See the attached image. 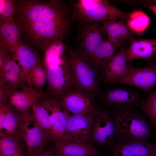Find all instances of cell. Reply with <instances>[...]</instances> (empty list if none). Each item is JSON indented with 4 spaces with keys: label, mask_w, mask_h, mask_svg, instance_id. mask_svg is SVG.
Segmentation results:
<instances>
[{
    "label": "cell",
    "mask_w": 156,
    "mask_h": 156,
    "mask_svg": "<svg viewBox=\"0 0 156 156\" xmlns=\"http://www.w3.org/2000/svg\"><path fill=\"white\" fill-rule=\"evenodd\" d=\"M148 16L141 10L129 13L126 23L134 33L140 35L148 27L150 23Z\"/></svg>",
    "instance_id": "obj_25"
},
{
    "label": "cell",
    "mask_w": 156,
    "mask_h": 156,
    "mask_svg": "<svg viewBox=\"0 0 156 156\" xmlns=\"http://www.w3.org/2000/svg\"><path fill=\"white\" fill-rule=\"evenodd\" d=\"M5 135H14L22 137L20 113L13 107L7 116L0 128V136Z\"/></svg>",
    "instance_id": "obj_24"
},
{
    "label": "cell",
    "mask_w": 156,
    "mask_h": 156,
    "mask_svg": "<svg viewBox=\"0 0 156 156\" xmlns=\"http://www.w3.org/2000/svg\"><path fill=\"white\" fill-rule=\"evenodd\" d=\"M99 22L102 25L107 39L119 47L125 41L129 40L131 42L135 39L134 33L124 21L110 19Z\"/></svg>",
    "instance_id": "obj_19"
},
{
    "label": "cell",
    "mask_w": 156,
    "mask_h": 156,
    "mask_svg": "<svg viewBox=\"0 0 156 156\" xmlns=\"http://www.w3.org/2000/svg\"><path fill=\"white\" fill-rule=\"evenodd\" d=\"M57 97L62 107L71 115L88 113L96 107L94 98L76 89L68 91Z\"/></svg>",
    "instance_id": "obj_13"
},
{
    "label": "cell",
    "mask_w": 156,
    "mask_h": 156,
    "mask_svg": "<svg viewBox=\"0 0 156 156\" xmlns=\"http://www.w3.org/2000/svg\"><path fill=\"white\" fill-rule=\"evenodd\" d=\"M0 156H24L22 152H20L15 154L10 155H0Z\"/></svg>",
    "instance_id": "obj_35"
},
{
    "label": "cell",
    "mask_w": 156,
    "mask_h": 156,
    "mask_svg": "<svg viewBox=\"0 0 156 156\" xmlns=\"http://www.w3.org/2000/svg\"><path fill=\"white\" fill-rule=\"evenodd\" d=\"M0 54V83L7 85L11 90L27 86L23 83L20 66L12 58L10 52Z\"/></svg>",
    "instance_id": "obj_14"
},
{
    "label": "cell",
    "mask_w": 156,
    "mask_h": 156,
    "mask_svg": "<svg viewBox=\"0 0 156 156\" xmlns=\"http://www.w3.org/2000/svg\"><path fill=\"white\" fill-rule=\"evenodd\" d=\"M14 3L12 18L23 43L43 51L50 43L66 38L70 18L63 1L15 0Z\"/></svg>",
    "instance_id": "obj_1"
},
{
    "label": "cell",
    "mask_w": 156,
    "mask_h": 156,
    "mask_svg": "<svg viewBox=\"0 0 156 156\" xmlns=\"http://www.w3.org/2000/svg\"><path fill=\"white\" fill-rule=\"evenodd\" d=\"M112 114L117 127L118 142L148 141L152 134L151 127L147 118L140 109L114 111Z\"/></svg>",
    "instance_id": "obj_3"
},
{
    "label": "cell",
    "mask_w": 156,
    "mask_h": 156,
    "mask_svg": "<svg viewBox=\"0 0 156 156\" xmlns=\"http://www.w3.org/2000/svg\"><path fill=\"white\" fill-rule=\"evenodd\" d=\"M144 7L153 12L156 16V5H145Z\"/></svg>",
    "instance_id": "obj_34"
},
{
    "label": "cell",
    "mask_w": 156,
    "mask_h": 156,
    "mask_svg": "<svg viewBox=\"0 0 156 156\" xmlns=\"http://www.w3.org/2000/svg\"><path fill=\"white\" fill-rule=\"evenodd\" d=\"M39 101L49 115L51 129L49 140L55 142L63 140L71 115L62 107L57 97L47 94Z\"/></svg>",
    "instance_id": "obj_8"
},
{
    "label": "cell",
    "mask_w": 156,
    "mask_h": 156,
    "mask_svg": "<svg viewBox=\"0 0 156 156\" xmlns=\"http://www.w3.org/2000/svg\"><path fill=\"white\" fill-rule=\"evenodd\" d=\"M127 49L121 48L105 65L101 72V78L107 83H117L126 75L128 70Z\"/></svg>",
    "instance_id": "obj_15"
},
{
    "label": "cell",
    "mask_w": 156,
    "mask_h": 156,
    "mask_svg": "<svg viewBox=\"0 0 156 156\" xmlns=\"http://www.w3.org/2000/svg\"><path fill=\"white\" fill-rule=\"evenodd\" d=\"M10 90L7 85L0 83V106L9 103V93Z\"/></svg>",
    "instance_id": "obj_31"
},
{
    "label": "cell",
    "mask_w": 156,
    "mask_h": 156,
    "mask_svg": "<svg viewBox=\"0 0 156 156\" xmlns=\"http://www.w3.org/2000/svg\"><path fill=\"white\" fill-rule=\"evenodd\" d=\"M94 109L85 114L70 116L63 140L85 143L91 141Z\"/></svg>",
    "instance_id": "obj_11"
},
{
    "label": "cell",
    "mask_w": 156,
    "mask_h": 156,
    "mask_svg": "<svg viewBox=\"0 0 156 156\" xmlns=\"http://www.w3.org/2000/svg\"><path fill=\"white\" fill-rule=\"evenodd\" d=\"M104 156V155H102L101 153H100L98 154H97V155H95L94 156Z\"/></svg>",
    "instance_id": "obj_37"
},
{
    "label": "cell",
    "mask_w": 156,
    "mask_h": 156,
    "mask_svg": "<svg viewBox=\"0 0 156 156\" xmlns=\"http://www.w3.org/2000/svg\"><path fill=\"white\" fill-rule=\"evenodd\" d=\"M66 48L62 41L58 40L48 44L43 50V64L47 77V94L58 97L76 89L68 57L64 55Z\"/></svg>",
    "instance_id": "obj_2"
},
{
    "label": "cell",
    "mask_w": 156,
    "mask_h": 156,
    "mask_svg": "<svg viewBox=\"0 0 156 156\" xmlns=\"http://www.w3.org/2000/svg\"><path fill=\"white\" fill-rule=\"evenodd\" d=\"M55 142L51 149L56 156H93L100 153L89 143L65 140Z\"/></svg>",
    "instance_id": "obj_20"
},
{
    "label": "cell",
    "mask_w": 156,
    "mask_h": 156,
    "mask_svg": "<svg viewBox=\"0 0 156 156\" xmlns=\"http://www.w3.org/2000/svg\"><path fill=\"white\" fill-rule=\"evenodd\" d=\"M22 42L18 28L12 17L0 21V49L10 52Z\"/></svg>",
    "instance_id": "obj_21"
},
{
    "label": "cell",
    "mask_w": 156,
    "mask_h": 156,
    "mask_svg": "<svg viewBox=\"0 0 156 156\" xmlns=\"http://www.w3.org/2000/svg\"><path fill=\"white\" fill-rule=\"evenodd\" d=\"M47 94L28 86L9 92L8 101L10 105L20 113L29 111L34 103Z\"/></svg>",
    "instance_id": "obj_16"
},
{
    "label": "cell",
    "mask_w": 156,
    "mask_h": 156,
    "mask_svg": "<svg viewBox=\"0 0 156 156\" xmlns=\"http://www.w3.org/2000/svg\"><path fill=\"white\" fill-rule=\"evenodd\" d=\"M156 153V144L147 141L118 142L113 146L112 156H147Z\"/></svg>",
    "instance_id": "obj_18"
},
{
    "label": "cell",
    "mask_w": 156,
    "mask_h": 156,
    "mask_svg": "<svg viewBox=\"0 0 156 156\" xmlns=\"http://www.w3.org/2000/svg\"><path fill=\"white\" fill-rule=\"evenodd\" d=\"M47 83L46 70L40 62L30 72L26 83L29 87L40 91H44V88Z\"/></svg>",
    "instance_id": "obj_26"
},
{
    "label": "cell",
    "mask_w": 156,
    "mask_h": 156,
    "mask_svg": "<svg viewBox=\"0 0 156 156\" xmlns=\"http://www.w3.org/2000/svg\"><path fill=\"white\" fill-rule=\"evenodd\" d=\"M33 156H56L51 149L46 150L43 148Z\"/></svg>",
    "instance_id": "obj_33"
},
{
    "label": "cell",
    "mask_w": 156,
    "mask_h": 156,
    "mask_svg": "<svg viewBox=\"0 0 156 156\" xmlns=\"http://www.w3.org/2000/svg\"><path fill=\"white\" fill-rule=\"evenodd\" d=\"M119 47L111 42L107 38L103 40L97 47L91 59L100 71L114 55Z\"/></svg>",
    "instance_id": "obj_23"
},
{
    "label": "cell",
    "mask_w": 156,
    "mask_h": 156,
    "mask_svg": "<svg viewBox=\"0 0 156 156\" xmlns=\"http://www.w3.org/2000/svg\"><path fill=\"white\" fill-rule=\"evenodd\" d=\"M68 60L77 89L93 98L99 94L100 71L91 59L76 49L68 51Z\"/></svg>",
    "instance_id": "obj_4"
},
{
    "label": "cell",
    "mask_w": 156,
    "mask_h": 156,
    "mask_svg": "<svg viewBox=\"0 0 156 156\" xmlns=\"http://www.w3.org/2000/svg\"><path fill=\"white\" fill-rule=\"evenodd\" d=\"M0 21L12 17L15 10L14 0H0Z\"/></svg>",
    "instance_id": "obj_30"
},
{
    "label": "cell",
    "mask_w": 156,
    "mask_h": 156,
    "mask_svg": "<svg viewBox=\"0 0 156 156\" xmlns=\"http://www.w3.org/2000/svg\"><path fill=\"white\" fill-rule=\"evenodd\" d=\"M10 53L12 58L17 62L20 66L22 71L23 83L27 86L26 81L29 74L40 62L38 53L35 49L23 42L14 47Z\"/></svg>",
    "instance_id": "obj_17"
},
{
    "label": "cell",
    "mask_w": 156,
    "mask_h": 156,
    "mask_svg": "<svg viewBox=\"0 0 156 156\" xmlns=\"http://www.w3.org/2000/svg\"><path fill=\"white\" fill-rule=\"evenodd\" d=\"M101 98L106 106L118 112L139 108L143 99L141 94L137 91L123 87L107 91L103 94Z\"/></svg>",
    "instance_id": "obj_10"
},
{
    "label": "cell",
    "mask_w": 156,
    "mask_h": 156,
    "mask_svg": "<svg viewBox=\"0 0 156 156\" xmlns=\"http://www.w3.org/2000/svg\"><path fill=\"white\" fill-rule=\"evenodd\" d=\"M78 30V51L91 59L96 49L101 42L107 38L102 25L99 22L80 20Z\"/></svg>",
    "instance_id": "obj_7"
},
{
    "label": "cell",
    "mask_w": 156,
    "mask_h": 156,
    "mask_svg": "<svg viewBox=\"0 0 156 156\" xmlns=\"http://www.w3.org/2000/svg\"><path fill=\"white\" fill-rule=\"evenodd\" d=\"M31 108L35 120L45 133L49 139L51 126L49 116L47 111L39 100L34 103Z\"/></svg>",
    "instance_id": "obj_29"
},
{
    "label": "cell",
    "mask_w": 156,
    "mask_h": 156,
    "mask_svg": "<svg viewBox=\"0 0 156 156\" xmlns=\"http://www.w3.org/2000/svg\"><path fill=\"white\" fill-rule=\"evenodd\" d=\"M147 156H156V153H154Z\"/></svg>",
    "instance_id": "obj_36"
},
{
    "label": "cell",
    "mask_w": 156,
    "mask_h": 156,
    "mask_svg": "<svg viewBox=\"0 0 156 156\" xmlns=\"http://www.w3.org/2000/svg\"><path fill=\"white\" fill-rule=\"evenodd\" d=\"M22 136L27 149L26 156H33L43 148L49 140L29 110L20 113Z\"/></svg>",
    "instance_id": "obj_9"
},
{
    "label": "cell",
    "mask_w": 156,
    "mask_h": 156,
    "mask_svg": "<svg viewBox=\"0 0 156 156\" xmlns=\"http://www.w3.org/2000/svg\"><path fill=\"white\" fill-rule=\"evenodd\" d=\"M117 83L135 87L148 93L156 85V65L144 67L128 66L126 75Z\"/></svg>",
    "instance_id": "obj_12"
},
{
    "label": "cell",
    "mask_w": 156,
    "mask_h": 156,
    "mask_svg": "<svg viewBox=\"0 0 156 156\" xmlns=\"http://www.w3.org/2000/svg\"><path fill=\"white\" fill-rule=\"evenodd\" d=\"M91 141L99 145H112L119 142L116 125L112 113L101 108L94 111Z\"/></svg>",
    "instance_id": "obj_6"
},
{
    "label": "cell",
    "mask_w": 156,
    "mask_h": 156,
    "mask_svg": "<svg viewBox=\"0 0 156 156\" xmlns=\"http://www.w3.org/2000/svg\"><path fill=\"white\" fill-rule=\"evenodd\" d=\"M72 6V18L79 20L99 22L116 19L125 22L129 14L112 5L108 0H77Z\"/></svg>",
    "instance_id": "obj_5"
},
{
    "label": "cell",
    "mask_w": 156,
    "mask_h": 156,
    "mask_svg": "<svg viewBox=\"0 0 156 156\" xmlns=\"http://www.w3.org/2000/svg\"><path fill=\"white\" fill-rule=\"evenodd\" d=\"M156 55V39H135L127 49V60L147 58Z\"/></svg>",
    "instance_id": "obj_22"
},
{
    "label": "cell",
    "mask_w": 156,
    "mask_h": 156,
    "mask_svg": "<svg viewBox=\"0 0 156 156\" xmlns=\"http://www.w3.org/2000/svg\"><path fill=\"white\" fill-rule=\"evenodd\" d=\"M0 137V155H14L23 149L22 137L14 135Z\"/></svg>",
    "instance_id": "obj_27"
},
{
    "label": "cell",
    "mask_w": 156,
    "mask_h": 156,
    "mask_svg": "<svg viewBox=\"0 0 156 156\" xmlns=\"http://www.w3.org/2000/svg\"><path fill=\"white\" fill-rule=\"evenodd\" d=\"M139 108L147 118L151 127L156 129V89L142 99Z\"/></svg>",
    "instance_id": "obj_28"
},
{
    "label": "cell",
    "mask_w": 156,
    "mask_h": 156,
    "mask_svg": "<svg viewBox=\"0 0 156 156\" xmlns=\"http://www.w3.org/2000/svg\"><path fill=\"white\" fill-rule=\"evenodd\" d=\"M12 108L13 107L9 103L0 106V128L1 127L7 116Z\"/></svg>",
    "instance_id": "obj_32"
}]
</instances>
